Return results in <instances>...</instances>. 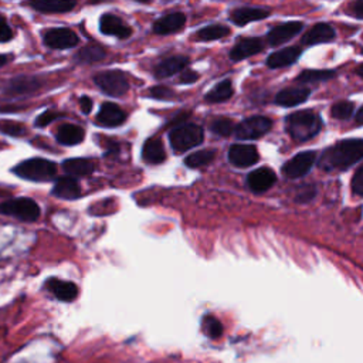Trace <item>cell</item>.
<instances>
[{"label": "cell", "instance_id": "ee69618b", "mask_svg": "<svg viewBox=\"0 0 363 363\" xmlns=\"http://www.w3.org/2000/svg\"><path fill=\"white\" fill-rule=\"evenodd\" d=\"M198 80H199V74L193 70H187L180 76V83H185V84H191Z\"/></svg>", "mask_w": 363, "mask_h": 363}, {"label": "cell", "instance_id": "5b68a950", "mask_svg": "<svg viewBox=\"0 0 363 363\" xmlns=\"http://www.w3.org/2000/svg\"><path fill=\"white\" fill-rule=\"evenodd\" d=\"M0 214L16 217L21 222H36L40 217V207L29 198H17L0 205Z\"/></svg>", "mask_w": 363, "mask_h": 363}, {"label": "cell", "instance_id": "ab89813d", "mask_svg": "<svg viewBox=\"0 0 363 363\" xmlns=\"http://www.w3.org/2000/svg\"><path fill=\"white\" fill-rule=\"evenodd\" d=\"M12 37H13V32L8 24L6 19L3 16H0V43H6Z\"/></svg>", "mask_w": 363, "mask_h": 363}, {"label": "cell", "instance_id": "83f0119b", "mask_svg": "<svg viewBox=\"0 0 363 363\" xmlns=\"http://www.w3.org/2000/svg\"><path fill=\"white\" fill-rule=\"evenodd\" d=\"M84 136V129L72 124L61 125L57 131V142L61 145H68V147H71V145H79L80 142H83Z\"/></svg>", "mask_w": 363, "mask_h": 363}, {"label": "cell", "instance_id": "74e56055", "mask_svg": "<svg viewBox=\"0 0 363 363\" xmlns=\"http://www.w3.org/2000/svg\"><path fill=\"white\" fill-rule=\"evenodd\" d=\"M149 94L154 96V98H156V100H174L175 96H176V94L171 88L162 87V85L151 88Z\"/></svg>", "mask_w": 363, "mask_h": 363}, {"label": "cell", "instance_id": "9c48e42d", "mask_svg": "<svg viewBox=\"0 0 363 363\" xmlns=\"http://www.w3.org/2000/svg\"><path fill=\"white\" fill-rule=\"evenodd\" d=\"M44 43L47 47L56 48V50H65L79 44V36L67 28L50 29L44 34Z\"/></svg>", "mask_w": 363, "mask_h": 363}, {"label": "cell", "instance_id": "f6af8a7d", "mask_svg": "<svg viewBox=\"0 0 363 363\" xmlns=\"http://www.w3.org/2000/svg\"><path fill=\"white\" fill-rule=\"evenodd\" d=\"M80 108L84 114H90L91 110H92V101L91 98H88V96H81L80 98Z\"/></svg>", "mask_w": 363, "mask_h": 363}, {"label": "cell", "instance_id": "d4e9b609", "mask_svg": "<svg viewBox=\"0 0 363 363\" xmlns=\"http://www.w3.org/2000/svg\"><path fill=\"white\" fill-rule=\"evenodd\" d=\"M302 54V50L300 47H287L282 50H278L267 59V65L270 68H282L287 65L294 64Z\"/></svg>", "mask_w": 363, "mask_h": 363}, {"label": "cell", "instance_id": "7c38bea8", "mask_svg": "<svg viewBox=\"0 0 363 363\" xmlns=\"http://www.w3.org/2000/svg\"><path fill=\"white\" fill-rule=\"evenodd\" d=\"M100 30L107 36H114L121 40H125L132 34V29L128 26V24L124 23L118 16L111 13L103 14L100 20Z\"/></svg>", "mask_w": 363, "mask_h": 363}, {"label": "cell", "instance_id": "ffe728a7", "mask_svg": "<svg viewBox=\"0 0 363 363\" xmlns=\"http://www.w3.org/2000/svg\"><path fill=\"white\" fill-rule=\"evenodd\" d=\"M311 94L309 88L305 87H294V88H285L280 91L276 96V103L281 107H295L308 100Z\"/></svg>", "mask_w": 363, "mask_h": 363}, {"label": "cell", "instance_id": "30bf717a", "mask_svg": "<svg viewBox=\"0 0 363 363\" xmlns=\"http://www.w3.org/2000/svg\"><path fill=\"white\" fill-rule=\"evenodd\" d=\"M43 83L34 76H19L8 83L5 94L9 96H26L41 88Z\"/></svg>", "mask_w": 363, "mask_h": 363}, {"label": "cell", "instance_id": "7dc6e473", "mask_svg": "<svg viewBox=\"0 0 363 363\" xmlns=\"http://www.w3.org/2000/svg\"><path fill=\"white\" fill-rule=\"evenodd\" d=\"M356 74H357V76H360V77L363 79V64H362V65H359V67L356 68Z\"/></svg>", "mask_w": 363, "mask_h": 363}, {"label": "cell", "instance_id": "7bdbcfd3", "mask_svg": "<svg viewBox=\"0 0 363 363\" xmlns=\"http://www.w3.org/2000/svg\"><path fill=\"white\" fill-rule=\"evenodd\" d=\"M349 13L356 19H363V0H356L349 8Z\"/></svg>", "mask_w": 363, "mask_h": 363}, {"label": "cell", "instance_id": "3957f363", "mask_svg": "<svg viewBox=\"0 0 363 363\" xmlns=\"http://www.w3.org/2000/svg\"><path fill=\"white\" fill-rule=\"evenodd\" d=\"M13 172L21 179L34 180V182H44V180H50L56 176L57 166L52 160L41 159V158H33L29 160L20 162L13 169Z\"/></svg>", "mask_w": 363, "mask_h": 363}, {"label": "cell", "instance_id": "4fadbf2b", "mask_svg": "<svg viewBox=\"0 0 363 363\" xmlns=\"http://www.w3.org/2000/svg\"><path fill=\"white\" fill-rule=\"evenodd\" d=\"M302 29H304V24L301 21L282 23L267 34V40L271 45H278V44H282L288 40H291L293 37H295Z\"/></svg>", "mask_w": 363, "mask_h": 363}, {"label": "cell", "instance_id": "2e32d148", "mask_svg": "<svg viewBox=\"0 0 363 363\" xmlns=\"http://www.w3.org/2000/svg\"><path fill=\"white\" fill-rule=\"evenodd\" d=\"M124 121H125V112L116 104L112 103L103 104L98 115H96V124L107 128L118 127L121 124H124Z\"/></svg>", "mask_w": 363, "mask_h": 363}, {"label": "cell", "instance_id": "52a82bcc", "mask_svg": "<svg viewBox=\"0 0 363 363\" xmlns=\"http://www.w3.org/2000/svg\"><path fill=\"white\" fill-rule=\"evenodd\" d=\"M273 127V121L267 116H250L245 119L243 123H240L234 134L237 139H243V141H251V139H258L267 134Z\"/></svg>", "mask_w": 363, "mask_h": 363}, {"label": "cell", "instance_id": "bcb514c9", "mask_svg": "<svg viewBox=\"0 0 363 363\" xmlns=\"http://www.w3.org/2000/svg\"><path fill=\"white\" fill-rule=\"evenodd\" d=\"M356 124L357 125H363V107L356 114Z\"/></svg>", "mask_w": 363, "mask_h": 363}, {"label": "cell", "instance_id": "6da1fadb", "mask_svg": "<svg viewBox=\"0 0 363 363\" xmlns=\"http://www.w3.org/2000/svg\"><path fill=\"white\" fill-rule=\"evenodd\" d=\"M363 158V139H346L328 148L321 159L320 167L324 171H346Z\"/></svg>", "mask_w": 363, "mask_h": 363}, {"label": "cell", "instance_id": "836d02e7", "mask_svg": "<svg viewBox=\"0 0 363 363\" xmlns=\"http://www.w3.org/2000/svg\"><path fill=\"white\" fill-rule=\"evenodd\" d=\"M202 329H203L205 335L211 338V340H217V338H220L223 333V326H222L220 321L214 317H211V315H207L203 318Z\"/></svg>", "mask_w": 363, "mask_h": 363}, {"label": "cell", "instance_id": "8d00e7d4", "mask_svg": "<svg viewBox=\"0 0 363 363\" xmlns=\"http://www.w3.org/2000/svg\"><path fill=\"white\" fill-rule=\"evenodd\" d=\"M0 132L9 136H21L26 134V127L13 121H0Z\"/></svg>", "mask_w": 363, "mask_h": 363}, {"label": "cell", "instance_id": "4316f807", "mask_svg": "<svg viewBox=\"0 0 363 363\" xmlns=\"http://www.w3.org/2000/svg\"><path fill=\"white\" fill-rule=\"evenodd\" d=\"M64 172L70 176H88L94 172V162L84 158H74L63 162Z\"/></svg>", "mask_w": 363, "mask_h": 363}, {"label": "cell", "instance_id": "f546056e", "mask_svg": "<svg viewBox=\"0 0 363 363\" xmlns=\"http://www.w3.org/2000/svg\"><path fill=\"white\" fill-rule=\"evenodd\" d=\"M76 61L81 63V64H91V63H96V61H101L103 59H105V52L104 48L96 45V44H90L83 47L81 50L76 54Z\"/></svg>", "mask_w": 363, "mask_h": 363}, {"label": "cell", "instance_id": "44dd1931", "mask_svg": "<svg viewBox=\"0 0 363 363\" xmlns=\"http://www.w3.org/2000/svg\"><path fill=\"white\" fill-rule=\"evenodd\" d=\"M276 174L270 167H260L249 175L247 183L253 191L261 193L269 190L276 183Z\"/></svg>", "mask_w": 363, "mask_h": 363}, {"label": "cell", "instance_id": "e0dca14e", "mask_svg": "<svg viewBox=\"0 0 363 363\" xmlns=\"http://www.w3.org/2000/svg\"><path fill=\"white\" fill-rule=\"evenodd\" d=\"M77 0H30L29 6L40 13H67L76 8Z\"/></svg>", "mask_w": 363, "mask_h": 363}, {"label": "cell", "instance_id": "1f68e13d", "mask_svg": "<svg viewBox=\"0 0 363 363\" xmlns=\"http://www.w3.org/2000/svg\"><path fill=\"white\" fill-rule=\"evenodd\" d=\"M230 34V29L222 24H211V26H206L202 30L196 33V39L199 41H214L225 39L226 36Z\"/></svg>", "mask_w": 363, "mask_h": 363}, {"label": "cell", "instance_id": "f1b7e54d", "mask_svg": "<svg viewBox=\"0 0 363 363\" xmlns=\"http://www.w3.org/2000/svg\"><path fill=\"white\" fill-rule=\"evenodd\" d=\"M233 95V85H231V81L230 80H225L222 83L217 84L213 90H210L206 96H205V100L207 103H223V101H227L230 96Z\"/></svg>", "mask_w": 363, "mask_h": 363}, {"label": "cell", "instance_id": "8fae6325", "mask_svg": "<svg viewBox=\"0 0 363 363\" xmlns=\"http://www.w3.org/2000/svg\"><path fill=\"white\" fill-rule=\"evenodd\" d=\"M258 159V151L253 145L237 143L229 149V160L237 167H249L251 165H256Z\"/></svg>", "mask_w": 363, "mask_h": 363}, {"label": "cell", "instance_id": "ba28073f", "mask_svg": "<svg viewBox=\"0 0 363 363\" xmlns=\"http://www.w3.org/2000/svg\"><path fill=\"white\" fill-rule=\"evenodd\" d=\"M317 160V154L315 152H301L295 155L293 159H289L284 166H282V174L285 178L289 179H298L309 174L311 169L315 165Z\"/></svg>", "mask_w": 363, "mask_h": 363}, {"label": "cell", "instance_id": "681fc988", "mask_svg": "<svg viewBox=\"0 0 363 363\" xmlns=\"http://www.w3.org/2000/svg\"><path fill=\"white\" fill-rule=\"evenodd\" d=\"M136 2H139V3H149L151 0H136Z\"/></svg>", "mask_w": 363, "mask_h": 363}, {"label": "cell", "instance_id": "e575fe53", "mask_svg": "<svg viewBox=\"0 0 363 363\" xmlns=\"http://www.w3.org/2000/svg\"><path fill=\"white\" fill-rule=\"evenodd\" d=\"M236 129V125L229 118H216L210 124V131L219 136H229Z\"/></svg>", "mask_w": 363, "mask_h": 363}, {"label": "cell", "instance_id": "8992f818", "mask_svg": "<svg viewBox=\"0 0 363 363\" xmlns=\"http://www.w3.org/2000/svg\"><path fill=\"white\" fill-rule=\"evenodd\" d=\"M94 81L103 92L111 96H123L129 90V83L127 76L123 71L118 70L98 72V74L94 77Z\"/></svg>", "mask_w": 363, "mask_h": 363}, {"label": "cell", "instance_id": "484cf974", "mask_svg": "<svg viewBox=\"0 0 363 363\" xmlns=\"http://www.w3.org/2000/svg\"><path fill=\"white\" fill-rule=\"evenodd\" d=\"M142 158L145 162L158 165L166 159V152L163 148V143L158 138H151L143 145Z\"/></svg>", "mask_w": 363, "mask_h": 363}, {"label": "cell", "instance_id": "f35d334b", "mask_svg": "<svg viewBox=\"0 0 363 363\" xmlns=\"http://www.w3.org/2000/svg\"><path fill=\"white\" fill-rule=\"evenodd\" d=\"M59 116H60V114H57V112L45 111L44 114H41L40 116H37V119H36V125L40 127V128H43V127H45V125H48V124H52L53 121L57 119Z\"/></svg>", "mask_w": 363, "mask_h": 363}, {"label": "cell", "instance_id": "277c9868", "mask_svg": "<svg viewBox=\"0 0 363 363\" xmlns=\"http://www.w3.org/2000/svg\"><path fill=\"white\" fill-rule=\"evenodd\" d=\"M203 129L195 124H183L174 128L169 134V141H171L174 151L179 154L198 147L203 142Z\"/></svg>", "mask_w": 363, "mask_h": 363}, {"label": "cell", "instance_id": "b9f144b4", "mask_svg": "<svg viewBox=\"0 0 363 363\" xmlns=\"http://www.w3.org/2000/svg\"><path fill=\"white\" fill-rule=\"evenodd\" d=\"M352 189L357 196L363 198V167H360L359 171L355 174L352 179Z\"/></svg>", "mask_w": 363, "mask_h": 363}, {"label": "cell", "instance_id": "9a60e30c", "mask_svg": "<svg viewBox=\"0 0 363 363\" xmlns=\"http://www.w3.org/2000/svg\"><path fill=\"white\" fill-rule=\"evenodd\" d=\"M262 41L257 37H246V39H240V41L231 48L230 52V59L233 61H240L249 59L262 50Z\"/></svg>", "mask_w": 363, "mask_h": 363}, {"label": "cell", "instance_id": "d6a6232c", "mask_svg": "<svg viewBox=\"0 0 363 363\" xmlns=\"http://www.w3.org/2000/svg\"><path fill=\"white\" fill-rule=\"evenodd\" d=\"M214 156H216V152L214 151H210V149L199 151L196 154H191L190 156H187L185 159V163H186V166L193 167V169L203 167V166L209 165L210 162H213Z\"/></svg>", "mask_w": 363, "mask_h": 363}, {"label": "cell", "instance_id": "60d3db41", "mask_svg": "<svg viewBox=\"0 0 363 363\" xmlns=\"http://www.w3.org/2000/svg\"><path fill=\"white\" fill-rule=\"evenodd\" d=\"M315 193H317V190H315V187H313V186H304L300 190L298 195H297V202L307 203V202H309V200L313 199V196H315Z\"/></svg>", "mask_w": 363, "mask_h": 363}, {"label": "cell", "instance_id": "603a6c76", "mask_svg": "<svg viewBox=\"0 0 363 363\" xmlns=\"http://www.w3.org/2000/svg\"><path fill=\"white\" fill-rule=\"evenodd\" d=\"M189 64V59L185 56H174V57H169L163 61H160L156 67H155V76L156 79H167V77H172L178 72H180L182 70H185Z\"/></svg>", "mask_w": 363, "mask_h": 363}, {"label": "cell", "instance_id": "cb8c5ba5", "mask_svg": "<svg viewBox=\"0 0 363 363\" xmlns=\"http://www.w3.org/2000/svg\"><path fill=\"white\" fill-rule=\"evenodd\" d=\"M53 195L60 198V199L74 200V199L80 198L81 189H80L79 182L74 178L64 176V178L57 179V182L53 187Z\"/></svg>", "mask_w": 363, "mask_h": 363}, {"label": "cell", "instance_id": "ac0fdd59", "mask_svg": "<svg viewBox=\"0 0 363 363\" xmlns=\"http://www.w3.org/2000/svg\"><path fill=\"white\" fill-rule=\"evenodd\" d=\"M186 23L183 13H169L154 23V32L156 34H172L179 32Z\"/></svg>", "mask_w": 363, "mask_h": 363}, {"label": "cell", "instance_id": "7402d4cb", "mask_svg": "<svg viewBox=\"0 0 363 363\" xmlns=\"http://www.w3.org/2000/svg\"><path fill=\"white\" fill-rule=\"evenodd\" d=\"M270 10L264 8H238L231 12L230 19L237 26H246V24L257 20H264L270 16Z\"/></svg>", "mask_w": 363, "mask_h": 363}, {"label": "cell", "instance_id": "7a4b0ae2", "mask_svg": "<svg viewBox=\"0 0 363 363\" xmlns=\"http://www.w3.org/2000/svg\"><path fill=\"white\" fill-rule=\"evenodd\" d=\"M285 128L293 139L304 142L320 134L322 121L313 111H297L285 118Z\"/></svg>", "mask_w": 363, "mask_h": 363}, {"label": "cell", "instance_id": "c3c4849f", "mask_svg": "<svg viewBox=\"0 0 363 363\" xmlns=\"http://www.w3.org/2000/svg\"><path fill=\"white\" fill-rule=\"evenodd\" d=\"M8 63V57L6 56H0V67H3Z\"/></svg>", "mask_w": 363, "mask_h": 363}, {"label": "cell", "instance_id": "4dcf8cb0", "mask_svg": "<svg viewBox=\"0 0 363 363\" xmlns=\"http://www.w3.org/2000/svg\"><path fill=\"white\" fill-rule=\"evenodd\" d=\"M336 76L333 70H305L297 77V81L301 84L309 83H321L328 81Z\"/></svg>", "mask_w": 363, "mask_h": 363}, {"label": "cell", "instance_id": "d590c367", "mask_svg": "<svg viewBox=\"0 0 363 363\" xmlns=\"http://www.w3.org/2000/svg\"><path fill=\"white\" fill-rule=\"evenodd\" d=\"M355 105L351 101H340L332 107V116L336 119H349L353 114Z\"/></svg>", "mask_w": 363, "mask_h": 363}, {"label": "cell", "instance_id": "5bb4252c", "mask_svg": "<svg viewBox=\"0 0 363 363\" xmlns=\"http://www.w3.org/2000/svg\"><path fill=\"white\" fill-rule=\"evenodd\" d=\"M45 287H47L48 291H50L60 301L71 302V301H74L79 295L77 285L70 282V281L50 278V280L45 281Z\"/></svg>", "mask_w": 363, "mask_h": 363}, {"label": "cell", "instance_id": "d6986e66", "mask_svg": "<svg viewBox=\"0 0 363 363\" xmlns=\"http://www.w3.org/2000/svg\"><path fill=\"white\" fill-rule=\"evenodd\" d=\"M335 36H336V33L332 29L331 24L318 23L302 36L301 43L304 45H315V44H321V43H329L335 39Z\"/></svg>", "mask_w": 363, "mask_h": 363}]
</instances>
